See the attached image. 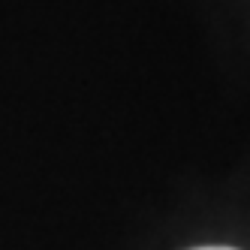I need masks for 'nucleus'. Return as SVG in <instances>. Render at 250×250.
Returning <instances> with one entry per match:
<instances>
[{
  "instance_id": "f257e3e1",
  "label": "nucleus",
  "mask_w": 250,
  "mask_h": 250,
  "mask_svg": "<svg viewBox=\"0 0 250 250\" xmlns=\"http://www.w3.org/2000/svg\"><path fill=\"white\" fill-rule=\"evenodd\" d=\"M196 250H232V247H196Z\"/></svg>"
}]
</instances>
